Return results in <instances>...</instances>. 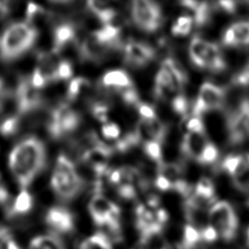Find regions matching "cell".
Wrapping results in <instances>:
<instances>
[{
	"instance_id": "obj_1",
	"label": "cell",
	"mask_w": 249,
	"mask_h": 249,
	"mask_svg": "<svg viewBox=\"0 0 249 249\" xmlns=\"http://www.w3.org/2000/svg\"><path fill=\"white\" fill-rule=\"evenodd\" d=\"M46 161L45 145L35 136L27 137L18 143L9 156V167L22 190H26L44 169Z\"/></svg>"
},
{
	"instance_id": "obj_2",
	"label": "cell",
	"mask_w": 249,
	"mask_h": 249,
	"mask_svg": "<svg viewBox=\"0 0 249 249\" xmlns=\"http://www.w3.org/2000/svg\"><path fill=\"white\" fill-rule=\"evenodd\" d=\"M37 29L28 22L11 24L0 39V57L4 61H13L31 49L37 40Z\"/></svg>"
},
{
	"instance_id": "obj_3",
	"label": "cell",
	"mask_w": 249,
	"mask_h": 249,
	"mask_svg": "<svg viewBox=\"0 0 249 249\" xmlns=\"http://www.w3.org/2000/svg\"><path fill=\"white\" fill-rule=\"evenodd\" d=\"M84 184L73 161L65 155H59L51 178L55 195L62 200H71L81 193Z\"/></svg>"
},
{
	"instance_id": "obj_4",
	"label": "cell",
	"mask_w": 249,
	"mask_h": 249,
	"mask_svg": "<svg viewBox=\"0 0 249 249\" xmlns=\"http://www.w3.org/2000/svg\"><path fill=\"white\" fill-rule=\"evenodd\" d=\"M208 225L212 226L224 240H232L238 228V218L232 205L227 200L216 201L208 210Z\"/></svg>"
},
{
	"instance_id": "obj_5",
	"label": "cell",
	"mask_w": 249,
	"mask_h": 249,
	"mask_svg": "<svg viewBox=\"0 0 249 249\" xmlns=\"http://www.w3.org/2000/svg\"><path fill=\"white\" fill-rule=\"evenodd\" d=\"M130 17L133 24L142 32L155 33L163 22L160 6L156 2L137 0L131 3Z\"/></svg>"
},
{
	"instance_id": "obj_6",
	"label": "cell",
	"mask_w": 249,
	"mask_h": 249,
	"mask_svg": "<svg viewBox=\"0 0 249 249\" xmlns=\"http://www.w3.org/2000/svg\"><path fill=\"white\" fill-rule=\"evenodd\" d=\"M226 89L215 86L209 81L203 82L198 89V94L192 105L191 114L201 118L205 113L223 110Z\"/></svg>"
},
{
	"instance_id": "obj_7",
	"label": "cell",
	"mask_w": 249,
	"mask_h": 249,
	"mask_svg": "<svg viewBox=\"0 0 249 249\" xmlns=\"http://www.w3.org/2000/svg\"><path fill=\"white\" fill-rule=\"evenodd\" d=\"M80 115L66 104L55 107L48 123V130L54 139L61 138L73 132L80 124Z\"/></svg>"
},
{
	"instance_id": "obj_8",
	"label": "cell",
	"mask_w": 249,
	"mask_h": 249,
	"mask_svg": "<svg viewBox=\"0 0 249 249\" xmlns=\"http://www.w3.org/2000/svg\"><path fill=\"white\" fill-rule=\"evenodd\" d=\"M124 62L131 69H143L157 57V53L146 41H128L123 48Z\"/></svg>"
},
{
	"instance_id": "obj_9",
	"label": "cell",
	"mask_w": 249,
	"mask_h": 249,
	"mask_svg": "<svg viewBox=\"0 0 249 249\" xmlns=\"http://www.w3.org/2000/svg\"><path fill=\"white\" fill-rule=\"evenodd\" d=\"M89 210L93 223L98 227H106L112 219L121 218L120 207L102 194H96L89 203Z\"/></svg>"
},
{
	"instance_id": "obj_10",
	"label": "cell",
	"mask_w": 249,
	"mask_h": 249,
	"mask_svg": "<svg viewBox=\"0 0 249 249\" xmlns=\"http://www.w3.org/2000/svg\"><path fill=\"white\" fill-rule=\"evenodd\" d=\"M17 107L20 114H26L38 109L42 103L39 89H35L30 79H21L16 90Z\"/></svg>"
},
{
	"instance_id": "obj_11",
	"label": "cell",
	"mask_w": 249,
	"mask_h": 249,
	"mask_svg": "<svg viewBox=\"0 0 249 249\" xmlns=\"http://www.w3.org/2000/svg\"><path fill=\"white\" fill-rule=\"evenodd\" d=\"M209 142L205 132H189L183 136L181 152L186 160L197 161Z\"/></svg>"
},
{
	"instance_id": "obj_12",
	"label": "cell",
	"mask_w": 249,
	"mask_h": 249,
	"mask_svg": "<svg viewBox=\"0 0 249 249\" xmlns=\"http://www.w3.org/2000/svg\"><path fill=\"white\" fill-rule=\"evenodd\" d=\"M45 218L46 223L57 232L68 233L74 230V217L70 211L63 207L54 206L50 208Z\"/></svg>"
},
{
	"instance_id": "obj_13",
	"label": "cell",
	"mask_w": 249,
	"mask_h": 249,
	"mask_svg": "<svg viewBox=\"0 0 249 249\" xmlns=\"http://www.w3.org/2000/svg\"><path fill=\"white\" fill-rule=\"evenodd\" d=\"M109 52H111V50L97 42L92 34L85 39L80 48V53L82 58L84 60L93 62L102 60L108 55Z\"/></svg>"
},
{
	"instance_id": "obj_14",
	"label": "cell",
	"mask_w": 249,
	"mask_h": 249,
	"mask_svg": "<svg viewBox=\"0 0 249 249\" xmlns=\"http://www.w3.org/2000/svg\"><path fill=\"white\" fill-rule=\"evenodd\" d=\"M76 36V29L71 23H62L55 27L53 31V52L54 54L60 53Z\"/></svg>"
},
{
	"instance_id": "obj_15",
	"label": "cell",
	"mask_w": 249,
	"mask_h": 249,
	"mask_svg": "<svg viewBox=\"0 0 249 249\" xmlns=\"http://www.w3.org/2000/svg\"><path fill=\"white\" fill-rule=\"evenodd\" d=\"M102 86L113 89L115 91L133 85L130 76L124 70L114 69L106 72L101 79Z\"/></svg>"
},
{
	"instance_id": "obj_16",
	"label": "cell",
	"mask_w": 249,
	"mask_h": 249,
	"mask_svg": "<svg viewBox=\"0 0 249 249\" xmlns=\"http://www.w3.org/2000/svg\"><path fill=\"white\" fill-rule=\"evenodd\" d=\"M233 36V48L249 49V20H240L230 25Z\"/></svg>"
},
{
	"instance_id": "obj_17",
	"label": "cell",
	"mask_w": 249,
	"mask_h": 249,
	"mask_svg": "<svg viewBox=\"0 0 249 249\" xmlns=\"http://www.w3.org/2000/svg\"><path fill=\"white\" fill-rule=\"evenodd\" d=\"M28 249H66L60 238L53 234H45L34 237Z\"/></svg>"
},
{
	"instance_id": "obj_18",
	"label": "cell",
	"mask_w": 249,
	"mask_h": 249,
	"mask_svg": "<svg viewBox=\"0 0 249 249\" xmlns=\"http://www.w3.org/2000/svg\"><path fill=\"white\" fill-rule=\"evenodd\" d=\"M80 249H113L108 236L103 232H96L85 239Z\"/></svg>"
},
{
	"instance_id": "obj_19",
	"label": "cell",
	"mask_w": 249,
	"mask_h": 249,
	"mask_svg": "<svg viewBox=\"0 0 249 249\" xmlns=\"http://www.w3.org/2000/svg\"><path fill=\"white\" fill-rule=\"evenodd\" d=\"M194 25V19L192 16L185 15L179 16L176 20L172 23L170 31L171 34L175 37H185L189 35Z\"/></svg>"
},
{
	"instance_id": "obj_20",
	"label": "cell",
	"mask_w": 249,
	"mask_h": 249,
	"mask_svg": "<svg viewBox=\"0 0 249 249\" xmlns=\"http://www.w3.org/2000/svg\"><path fill=\"white\" fill-rule=\"evenodd\" d=\"M33 205L31 195L26 190H21L17 198L15 199L11 212L13 214L22 215L30 211Z\"/></svg>"
},
{
	"instance_id": "obj_21",
	"label": "cell",
	"mask_w": 249,
	"mask_h": 249,
	"mask_svg": "<svg viewBox=\"0 0 249 249\" xmlns=\"http://www.w3.org/2000/svg\"><path fill=\"white\" fill-rule=\"evenodd\" d=\"M200 240H201L200 231H198L191 224H187L183 230L182 246L185 249H194Z\"/></svg>"
},
{
	"instance_id": "obj_22",
	"label": "cell",
	"mask_w": 249,
	"mask_h": 249,
	"mask_svg": "<svg viewBox=\"0 0 249 249\" xmlns=\"http://www.w3.org/2000/svg\"><path fill=\"white\" fill-rule=\"evenodd\" d=\"M218 159H219L218 147L213 142L209 141L196 162L200 165H213L217 163Z\"/></svg>"
},
{
	"instance_id": "obj_23",
	"label": "cell",
	"mask_w": 249,
	"mask_h": 249,
	"mask_svg": "<svg viewBox=\"0 0 249 249\" xmlns=\"http://www.w3.org/2000/svg\"><path fill=\"white\" fill-rule=\"evenodd\" d=\"M89 87V82L84 77H76L71 80L67 89V97L69 100L76 99L85 89Z\"/></svg>"
},
{
	"instance_id": "obj_24",
	"label": "cell",
	"mask_w": 249,
	"mask_h": 249,
	"mask_svg": "<svg viewBox=\"0 0 249 249\" xmlns=\"http://www.w3.org/2000/svg\"><path fill=\"white\" fill-rule=\"evenodd\" d=\"M143 152L146 158L160 164L162 162V147L156 141H150L143 144Z\"/></svg>"
},
{
	"instance_id": "obj_25",
	"label": "cell",
	"mask_w": 249,
	"mask_h": 249,
	"mask_svg": "<svg viewBox=\"0 0 249 249\" xmlns=\"http://www.w3.org/2000/svg\"><path fill=\"white\" fill-rule=\"evenodd\" d=\"M19 126V120L17 116L6 117L0 122V134L4 136H11L15 134Z\"/></svg>"
},
{
	"instance_id": "obj_26",
	"label": "cell",
	"mask_w": 249,
	"mask_h": 249,
	"mask_svg": "<svg viewBox=\"0 0 249 249\" xmlns=\"http://www.w3.org/2000/svg\"><path fill=\"white\" fill-rule=\"evenodd\" d=\"M73 74L72 64L68 60H61L57 63L53 73L54 80H68Z\"/></svg>"
},
{
	"instance_id": "obj_27",
	"label": "cell",
	"mask_w": 249,
	"mask_h": 249,
	"mask_svg": "<svg viewBox=\"0 0 249 249\" xmlns=\"http://www.w3.org/2000/svg\"><path fill=\"white\" fill-rule=\"evenodd\" d=\"M91 113L96 120L101 123H106L108 120L109 106L103 102H97L92 105Z\"/></svg>"
},
{
	"instance_id": "obj_28",
	"label": "cell",
	"mask_w": 249,
	"mask_h": 249,
	"mask_svg": "<svg viewBox=\"0 0 249 249\" xmlns=\"http://www.w3.org/2000/svg\"><path fill=\"white\" fill-rule=\"evenodd\" d=\"M101 132L106 139L118 140L121 134V128L115 123H108L103 124V126L101 127Z\"/></svg>"
},
{
	"instance_id": "obj_29",
	"label": "cell",
	"mask_w": 249,
	"mask_h": 249,
	"mask_svg": "<svg viewBox=\"0 0 249 249\" xmlns=\"http://www.w3.org/2000/svg\"><path fill=\"white\" fill-rule=\"evenodd\" d=\"M30 82L35 89H40L44 88L50 81H49L48 77L43 73V71L41 69H39L38 67H36L35 70L33 71L31 78H30Z\"/></svg>"
},
{
	"instance_id": "obj_30",
	"label": "cell",
	"mask_w": 249,
	"mask_h": 249,
	"mask_svg": "<svg viewBox=\"0 0 249 249\" xmlns=\"http://www.w3.org/2000/svg\"><path fill=\"white\" fill-rule=\"evenodd\" d=\"M136 111H137L138 115L141 117V119L150 120V119H154L157 117L155 107H153L152 105H150L149 103H146V102L141 101L137 105Z\"/></svg>"
},
{
	"instance_id": "obj_31",
	"label": "cell",
	"mask_w": 249,
	"mask_h": 249,
	"mask_svg": "<svg viewBox=\"0 0 249 249\" xmlns=\"http://www.w3.org/2000/svg\"><path fill=\"white\" fill-rule=\"evenodd\" d=\"M200 235H201V240H204L206 242H214L219 236L217 231L210 225H207L206 227L201 229Z\"/></svg>"
},
{
	"instance_id": "obj_32",
	"label": "cell",
	"mask_w": 249,
	"mask_h": 249,
	"mask_svg": "<svg viewBox=\"0 0 249 249\" xmlns=\"http://www.w3.org/2000/svg\"><path fill=\"white\" fill-rule=\"evenodd\" d=\"M154 186L161 192H168V191L172 190L171 183L164 176H162L160 174H158V176L156 177V179L154 181Z\"/></svg>"
},
{
	"instance_id": "obj_33",
	"label": "cell",
	"mask_w": 249,
	"mask_h": 249,
	"mask_svg": "<svg viewBox=\"0 0 249 249\" xmlns=\"http://www.w3.org/2000/svg\"><path fill=\"white\" fill-rule=\"evenodd\" d=\"M146 206L148 208L158 209L160 204V198L157 194L154 193H146Z\"/></svg>"
},
{
	"instance_id": "obj_34",
	"label": "cell",
	"mask_w": 249,
	"mask_h": 249,
	"mask_svg": "<svg viewBox=\"0 0 249 249\" xmlns=\"http://www.w3.org/2000/svg\"><path fill=\"white\" fill-rule=\"evenodd\" d=\"M12 239L9 230L5 227L0 226V249H6L7 243Z\"/></svg>"
},
{
	"instance_id": "obj_35",
	"label": "cell",
	"mask_w": 249,
	"mask_h": 249,
	"mask_svg": "<svg viewBox=\"0 0 249 249\" xmlns=\"http://www.w3.org/2000/svg\"><path fill=\"white\" fill-rule=\"evenodd\" d=\"M40 11V7L33 4V3H29L27 4V8H26V16L27 18H32L34 17L38 12Z\"/></svg>"
},
{
	"instance_id": "obj_36",
	"label": "cell",
	"mask_w": 249,
	"mask_h": 249,
	"mask_svg": "<svg viewBox=\"0 0 249 249\" xmlns=\"http://www.w3.org/2000/svg\"><path fill=\"white\" fill-rule=\"evenodd\" d=\"M8 197H9L8 191L0 182V203L6 202L8 200Z\"/></svg>"
},
{
	"instance_id": "obj_37",
	"label": "cell",
	"mask_w": 249,
	"mask_h": 249,
	"mask_svg": "<svg viewBox=\"0 0 249 249\" xmlns=\"http://www.w3.org/2000/svg\"><path fill=\"white\" fill-rule=\"evenodd\" d=\"M5 95H6V89H5V85L3 83V81L0 79V109L2 108L4 99H5Z\"/></svg>"
},
{
	"instance_id": "obj_38",
	"label": "cell",
	"mask_w": 249,
	"mask_h": 249,
	"mask_svg": "<svg viewBox=\"0 0 249 249\" xmlns=\"http://www.w3.org/2000/svg\"><path fill=\"white\" fill-rule=\"evenodd\" d=\"M6 249H19V247H18V245L13 239H11V240L8 241Z\"/></svg>"
},
{
	"instance_id": "obj_39",
	"label": "cell",
	"mask_w": 249,
	"mask_h": 249,
	"mask_svg": "<svg viewBox=\"0 0 249 249\" xmlns=\"http://www.w3.org/2000/svg\"><path fill=\"white\" fill-rule=\"evenodd\" d=\"M246 242H247V245L249 246V227L247 229V234H246Z\"/></svg>"
}]
</instances>
